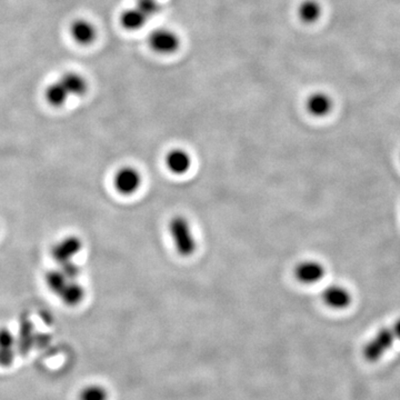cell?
<instances>
[{
	"instance_id": "obj_7",
	"label": "cell",
	"mask_w": 400,
	"mask_h": 400,
	"mask_svg": "<svg viewBox=\"0 0 400 400\" xmlns=\"http://www.w3.org/2000/svg\"><path fill=\"white\" fill-rule=\"evenodd\" d=\"M165 164L170 173L181 176L189 171L193 165V159L186 150L175 148L168 151L165 157Z\"/></svg>"
},
{
	"instance_id": "obj_5",
	"label": "cell",
	"mask_w": 400,
	"mask_h": 400,
	"mask_svg": "<svg viewBox=\"0 0 400 400\" xmlns=\"http://www.w3.org/2000/svg\"><path fill=\"white\" fill-rule=\"evenodd\" d=\"M325 267L316 260H305L295 268V276L298 281L304 285H314L325 277Z\"/></svg>"
},
{
	"instance_id": "obj_20",
	"label": "cell",
	"mask_w": 400,
	"mask_h": 400,
	"mask_svg": "<svg viewBox=\"0 0 400 400\" xmlns=\"http://www.w3.org/2000/svg\"><path fill=\"white\" fill-rule=\"evenodd\" d=\"M15 337L9 330L6 328L0 329V350H14Z\"/></svg>"
},
{
	"instance_id": "obj_3",
	"label": "cell",
	"mask_w": 400,
	"mask_h": 400,
	"mask_svg": "<svg viewBox=\"0 0 400 400\" xmlns=\"http://www.w3.org/2000/svg\"><path fill=\"white\" fill-rule=\"evenodd\" d=\"M143 183V178L137 168L125 166L119 168L114 176V187L120 195L131 196L137 193Z\"/></svg>"
},
{
	"instance_id": "obj_10",
	"label": "cell",
	"mask_w": 400,
	"mask_h": 400,
	"mask_svg": "<svg viewBox=\"0 0 400 400\" xmlns=\"http://www.w3.org/2000/svg\"><path fill=\"white\" fill-rule=\"evenodd\" d=\"M59 297L65 305L75 307V306L79 305L85 298V289L76 280L68 281L63 291L59 294Z\"/></svg>"
},
{
	"instance_id": "obj_16",
	"label": "cell",
	"mask_w": 400,
	"mask_h": 400,
	"mask_svg": "<svg viewBox=\"0 0 400 400\" xmlns=\"http://www.w3.org/2000/svg\"><path fill=\"white\" fill-rule=\"evenodd\" d=\"M69 280L66 278V276L61 273V270H53L46 276V283H47L48 288L53 291L55 295L59 296V294L63 291L65 286L67 285Z\"/></svg>"
},
{
	"instance_id": "obj_13",
	"label": "cell",
	"mask_w": 400,
	"mask_h": 400,
	"mask_svg": "<svg viewBox=\"0 0 400 400\" xmlns=\"http://www.w3.org/2000/svg\"><path fill=\"white\" fill-rule=\"evenodd\" d=\"M149 18L144 15L138 8H128L120 16V21L124 28L128 30H138L144 27Z\"/></svg>"
},
{
	"instance_id": "obj_18",
	"label": "cell",
	"mask_w": 400,
	"mask_h": 400,
	"mask_svg": "<svg viewBox=\"0 0 400 400\" xmlns=\"http://www.w3.org/2000/svg\"><path fill=\"white\" fill-rule=\"evenodd\" d=\"M135 7L148 18L153 17L160 10V5L157 0H136Z\"/></svg>"
},
{
	"instance_id": "obj_17",
	"label": "cell",
	"mask_w": 400,
	"mask_h": 400,
	"mask_svg": "<svg viewBox=\"0 0 400 400\" xmlns=\"http://www.w3.org/2000/svg\"><path fill=\"white\" fill-rule=\"evenodd\" d=\"M79 400H108V390L101 385H88L81 389Z\"/></svg>"
},
{
	"instance_id": "obj_11",
	"label": "cell",
	"mask_w": 400,
	"mask_h": 400,
	"mask_svg": "<svg viewBox=\"0 0 400 400\" xmlns=\"http://www.w3.org/2000/svg\"><path fill=\"white\" fill-rule=\"evenodd\" d=\"M58 80L69 96H83L87 91V81L78 74H66Z\"/></svg>"
},
{
	"instance_id": "obj_6",
	"label": "cell",
	"mask_w": 400,
	"mask_h": 400,
	"mask_svg": "<svg viewBox=\"0 0 400 400\" xmlns=\"http://www.w3.org/2000/svg\"><path fill=\"white\" fill-rule=\"evenodd\" d=\"M83 248L81 240L75 236H69V237L64 238L60 240L59 243L56 244L51 249V255L58 263L61 264L71 261L73 258L79 253Z\"/></svg>"
},
{
	"instance_id": "obj_21",
	"label": "cell",
	"mask_w": 400,
	"mask_h": 400,
	"mask_svg": "<svg viewBox=\"0 0 400 400\" xmlns=\"http://www.w3.org/2000/svg\"><path fill=\"white\" fill-rule=\"evenodd\" d=\"M393 329L395 331L396 336H397V339L400 341V318L394 324Z\"/></svg>"
},
{
	"instance_id": "obj_15",
	"label": "cell",
	"mask_w": 400,
	"mask_h": 400,
	"mask_svg": "<svg viewBox=\"0 0 400 400\" xmlns=\"http://www.w3.org/2000/svg\"><path fill=\"white\" fill-rule=\"evenodd\" d=\"M45 96L48 103L54 107H61V106L65 105L67 103L68 97H69L65 88L59 83V80L51 84L47 88Z\"/></svg>"
},
{
	"instance_id": "obj_1",
	"label": "cell",
	"mask_w": 400,
	"mask_h": 400,
	"mask_svg": "<svg viewBox=\"0 0 400 400\" xmlns=\"http://www.w3.org/2000/svg\"><path fill=\"white\" fill-rule=\"evenodd\" d=\"M169 234L176 251L183 257L193 255L197 249V241L194 236L189 220L184 216H175L169 223Z\"/></svg>"
},
{
	"instance_id": "obj_12",
	"label": "cell",
	"mask_w": 400,
	"mask_h": 400,
	"mask_svg": "<svg viewBox=\"0 0 400 400\" xmlns=\"http://www.w3.org/2000/svg\"><path fill=\"white\" fill-rule=\"evenodd\" d=\"M71 35L74 39L81 45H88L93 43L96 38V29L89 21L78 20L71 27Z\"/></svg>"
},
{
	"instance_id": "obj_9",
	"label": "cell",
	"mask_w": 400,
	"mask_h": 400,
	"mask_svg": "<svg viewBox=\"0 0 400 400\" xmlns=\"http://www.w3.org/2000/svg\"><path fill=\"white\" fill-rule=\"evenodd\" d=\"M306 108L314 117H325L333 109V100L325 93H315L308 97Z\"/></svg>"
},
{
	"instance_id": "obj_14",
	"label": "cell",
	"mask_w": 400,
	"mask_h": 400,
	"mask_svg": "<svg viewBox=\"0 0 400 400\" xmlns=\"http://www.w3.org/2000/svg\"><path fill=\"white\" fill-rule=\"evenodd\" d=\"M298 15L304 23H316L321 16V6L316 0H305L298 8Z\"/></svg>"
},
{
	"instance_id": "obj_2",
	"label": "cell",
	"mask_w": 400,
	"mask_h": 400,
	"mask_svg": "<svg viewBox=\"0 0 400 400\" xmlns=\"http://www.w3.org/2000/svg\"><path fill=\"white\" fill-rule=\"evenodd\" d=\"M397 339L393 327H385L374 336L364 346L363 356L369 363H376L380 358L387 353Z\"/></svg>"
},
{
	"instance_id": "obj_4",
	"label": "cell",
	"mask_w": 400,
	"mask_h": 400,
	"mask_svg": "<svg viewBox=\"0 0 400 400\" xmlns=\"http://www.w3.org/2000/svg\"><path fill=\"white\" fill-rule=\"evenodd\" d=\"M148 45L156 53L161 55L175 53L179 47V38L171 30L157 29L150 34Z\"/></svg>"
},
{
	"instance_id": "obj_19",
	"label": "cell",
	"mask_w": 400,
	"mask_h": 400,
	"mask_svg": "<svg viewBox=\"0 0 400 400\" xmlns=\"http://www.w3.org/2000/svg\"><path fill=\"white\" fill-rule=\"evenodd\" d=\"M60 270H61V273L66 276V278L69 281L77 279L78 276L80 275V271H81L79 266L77 264L73 263V260L68 261V263L61 264L60 265Z\"/></svg>"
},
{
	"instance_id": "obj_8",
	"label": "cell",
	"mask_w": 400,
	"mask_h": 400,
	"mask_svg": "<svg viewBox=\"0 0 400 400\" xmlns=\"http://www.w3.org/2000/svg\"><path fill=\"white\" fill-rule=\"evenodd\" d=\"M324 303L333 309H345L351 304V295L346 288L334 285L326 288L323 291Z\"/></svg>"
}]
</instances>
